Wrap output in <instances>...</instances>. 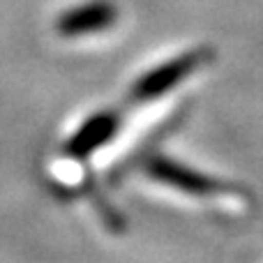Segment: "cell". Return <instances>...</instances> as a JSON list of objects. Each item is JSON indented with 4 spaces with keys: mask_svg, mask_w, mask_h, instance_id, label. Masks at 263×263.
<instances>
[{
    "mask_svg": "<svg viewBox=\"0 0 263 263\" xmlns=\"http://www.w3.org/2000/svg\"><path fill=\"white\" fill-rule=\"evenodd\" d=\"M139 166L143 168V173L155 182H162L166 187H173L178 192H185L196 199H224L229 194H238V190L233 185L219 182L215 178L199 173L194 168L185 166V164L176 162L171 157L164 155H145L139 162Z\"/></svg>",
    "mask_w": 263,
    "mask_h": 263,
    "instance_id": "obj_1",
    "label": "cell"
},
{
    "mask_svg": "<svg viewBox=\"0 0 263 263\" xmlns=\"http://www.w3.org/2000/svg\"><path fill=\"white\" fill-rule=\"evenodd\" d=\"M116 18H118L116 5L106 3V0H92V3L67 9L58 18L55 28L63 37H83L111 28L116 23Z\"/></svg>",
    "mask_w": 263,
    "mask_h": 263,
    "instance_id": "obj_3",
    "label": "cell"
},
{
    "mask_svg": "<svg viewBox=\"0 0 263 263\" xmlns=\"http://www.w3.org/2000/svg\"><path fill=\"white\" fill-rule=\"evenodd\" d=\"M118 127H120V116L116 111H100L92 118H88L69 136L65 150H67L69 157L83 159L88 155H92L95 150H100L104 143H109L116 136Z\"/></svg>",
    "mask_w": 263,
    "mask_h": 263,
    "instance_id": "obj_4",
    "label": "cell"
},
{
    "mask_svg": "<svg viewBox=\"0 0 263 263\" xmlns=\"http://www.w3.org/2000/svg\"><path fill=\"white\" fill-rule=\"evenodd\" d=\"M213 55L210 49H194L187 51V53H180L176 58H171L168 63L157 65L155 69L141 74L134 81V86L129 88V102L134 104H143V102H153L157 97L171 92L182 79L192 77L201 65H205Z\"/></svg>",
    "mask_w": 263,
    "mask_h": 263,
    "instance_id": "obj_2",
    "label": "cell"
}]
</instances>
